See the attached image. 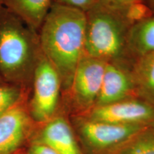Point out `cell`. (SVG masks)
<instances>
[{"mask_svg":"<svg viewBox=\"0 0 154 154\" xmlns=\"http://www.w3.org/2000/svg\"><path fill=\"white\" fill-rule=\"evenodd\" d=\"M13 154H27V153H26V149H25V148H24V149H22L19 150V151H17L16 153H13Z\"/></svg>","mask_w":154,"mask_h":154,"instance_id":"cell-21","label":"cell"},{"mask_svg":"<svg viewBox=\"0 0 154 154\" xmlns=\"http://www.w3.org/2000/svg\"><path fill=\"white\" fill-rule=\"evenodd\" d=\"M2 3H3V0H0V6H2Z\"/></svg>","mask_w":154,"mask_h":154,"instance_id":"cell-24","label":"cell"},{"mask_svg":"<svg viewBox=\"0 0 154 154\" xmlns=\"http://www.w3.org/2000/svg\"><path fill=\"white\" fill-rule=\"evenodd\" d=\"M119 11L131 26L149 18L154 14L146 2L131 4Z\"/></svg>","mask_w":154,"mask_h":154,"instance_id":"cell-16","label":"cell"},{"mask_svg":"<svg viewBox=\"0 0 154 154\" xmlns=\"http://www.w3.org/2000/svg\"><path fill=\"white\" fill-rule=\"evenodd\" d=\"M145 2L154 13V0H145Z\"/></svg>","mask_w":154,"mask_h":154,"instance_id":"cell-20","label":"cell"},{"mask_svg":"<svg viewBox=\"0 0 154 154\" xmlns=\"http://www.w3.org/2000/svg\"><path fill=\"white\" fill-rule=\"evenodd\" d=\"M85 26L84 11L54 2L38 32L42 52L59 73L62 91L84 56Z\"/></svg>","mask_w":154,"mask_h":154,"instance_id":"cell-1","label":"cell"},{"mask_svg":"<svg viewBox=\"0 0 154 154\" xmlns=\"http://www.w3.org/2000/svg\"><path fill=\"white\" fill-rule=\"evenodd\" d=\"M91 120L120 125L149 126L154 120V106L138 97L91 108L82 113Z\"/></svg>","mask_w":154,"mask_h":154,"instance_id":"cell-8","label":"cell"},{"mask_svg":"<svg viewBox=\"0 0 154 154\" xmlns=\"http://www.w3.org/2000/svg\"><path fill=\"white\" fill-rule=\"evenodd\" d=\"M30 90L19 86L0 84V117L19 101L29 96Z\"/></svg>","mask_w":154,"mask_h":154,"instance_id":"cell-15","label":"cell"},{"mask_svg":"<svg viewBox=\"0 0 154 154\" xmlns=\"http://www.w3.org/2000/svg\"><path fill=\"white\" fill-rule=\"evenodd\" d=\"M149 126L153 127V128H154V120H153V121H152V123H151V124H150V125H149Z\"/></svg>","mask_w":154,"mask_h":154,"instance_id":"cell-23","label":"cell"},{"mask_svg":"<svg viewBox=\"0 0 154 154\" xmlns=\"http://www.w3.org/2000/svg\"><path fill=\"white\" fill-rule=\"evenodd\" d=\"M86 13L84 55L131 66L127 52L131 24L116 9L97 2Z\"/></svg>","mask_w":154,"mask_h":154,"instance_id":"cell-3","label":"cell"},{"mask_svg":"<svg viewBox=\"0 0 154 154\" xmlns=\"http://www.w3.org/2000/svg\"><path fill=\"white\" fill-rule=\"evenodd\" d=\"M54 2L79 9L86 12L92 8L98 2V1L97 0H54Z\"/></svg>","mask_w":154,"mask_h":154,"instance_id":"cell-17","label":"cell"},{"mask_svg":"<svg viewBox=\"0 0 154 154\" xmlns=\"http://www.w3.org/2000/svg\"><path fill=\"white\" fill-rule=\"evenodd\" d=\"M127 52L133 63L154 53V14L131 26L127 37Z\"/></svg>","mask_w":154,"mask_h":154,"instance_id":"cell-12","label":"cell"},{"mask_svg":"<svg viewBox=\"0 0 154 154\" xmlns=\"http://www.w3.org/2000/svg\"><path fill=\"white\" fill-rule=\"evenodd\" d=\"M72 125L88 154H109L146 127L96 121L79 114L72 116Z\"/></svg>","mask_w":154,"mask_h":154,"instance_id":"cell-5","label":"cell"},{"mask_svg":"<svg viewBox=\"0 0 154 154\" xmlns=\"http://www.w3.org/2000/svg\"><path fill=\"white\" fill-rule=\"evenodd\" d=\"M30 141L45 144L59 154H84L72 124L59 112L47 122L38 124Z\"/></svg>","mask_w":154,"mask_h":154,"instance_id":"cell-9","label":"cell"},{"mask_svg":"<svg viewBox=\"0 0 154 154\" xmlns=\"http://www.w3.org/2000/svg\"><path fill=\"white\" fill-rule=\"evenodd\" d=\"M41 54L38 32L0 6V76L5 83L30 90Z\"/></svg>","mask_w":154,"mask_h":154,"instance_id":"cell-2","label":"cell"},{"mask_svg":"<svg viewBox=\"0 0 154 154\" xmlns=\"http://www.w3.org/2000/svg\"><path fill=\"white\" fill-rule=\"evenodd\" d=\"M54 0H3L2 6L38 32Z\"/></svg>","mask_w":154,"mask_h":154,"instance_id":"cell-11","label":"cell"},{"mask_svg":"<svg viewBox=\"0 0 154 154\" xmlns=\"http://www.w3.org/2000/svg\"><path fill=\"white\" fill-rule=\"evenodd\" d=\"M98 2L110 8L121 11L131 4L145 2V0H97Z\"/></svg>","mask_w":154,"mask_h":154,"instance_id":"cell-19","label":"cell"},{"mask_svg":"<svg viewBox=\"0 0 154 154\" xmlns=\"http://www.w3.org/2000/svg\"><path fill=\"white\" fill-rule=\"evenodd\" d=\"M131 68L120 63H106L101 90L94 106L136 97Z\"/></svg>","mask_w":154,"mask_h":154,"instance_id":"cell-10","label":"cell"},{"mask_svg":"<svg viewBox=\"0 0 154 154\" xmlns=\"http://www.w3.org/2000/svg\"><path fill=\"white\" fill-rule=\"evenodd\" d=\"M131 72L136 97L154 106V53L134 61Z\"/></svg>","mask_w":154,"mask_h":154,"instance_id":"cell-13","label":"cell"},{"mask_svg":"<svg viewBox=\"0 0 154 154\" xmlns=\"http://www.w3.org/2000/svg\"><path fill=\"white\" fill-rule=\"evenodd\" d=\"M106 62L84 55L77 65L72 82L65 91L78 114L96 105L101 90Z\"/></svg>","mask_w":154,"mask_h":154,"instance_id":"cell-6","label":"cell"},{"mask_svg":"<svg viewBox=\"0 0 154 154\" xmlns=\"http://www.w3.org/2000/svg\"><path fill=\"white\" fill-rule=\"evenodd\" d=\"M61 91L59 73L42 52L34 72L27 103L34 122L44 124L59 113Z\"/></svg>","mask_w":154,"mask_h":154,"instance_id":"cell-4","label":"cell"},{"mask_svg":"<svg viewBox=\"0 0 154 154\" xmlns=\"http://www.w3.org/2000/svg\"><path fill=\"white\" fill-rule=\"evenodd\" d=\"M29 96L0 117V154L16 153L26 148L32 139L38 124L29 112Z\"/></svg>","mask_w":154,"mask_h":154,"instance_id":"cell-7","label":"cell"},{"mask_svg":"<svg viewBox=\"0 0 154 154\" xmlns=\"http://www.w3.org/2000/svg\"><path fill=\"white\" fill-rule=\"evenodd\" d=\"M25 149L27 154H59L49 146L36 141H30Z\"/></svg>","mask_w":154,"mask_h":154,"instance_id":"cell-18","label":"cell"},{"mask_svg":"<svg viewBox=\"0 0 154 154\" xmlns=\"http://www.w3.org/2000/svg\"><path fill=\"white\" fill-rule=\"evenodd\" d=\"M6 84V83H5V82L2 80V79L1 78V76H0V84Z\"/></svg>","mask_w":154,"mask_h":154,"instance_id":"cell-22","label":"cell"},{"mask_svg":"<svg viewBox=\"0 0 154 154\" xmlns=\"http://www.w3.org/2000/svg\"><path fill=\"white\" fill-rule=\"evenodd\" d=\"M109 154H154V128L145 127Z\"/></svg>","mask_w":154,"mask_h":154,"instance_id":"cell-14","label":"cell"}]
</instances>
